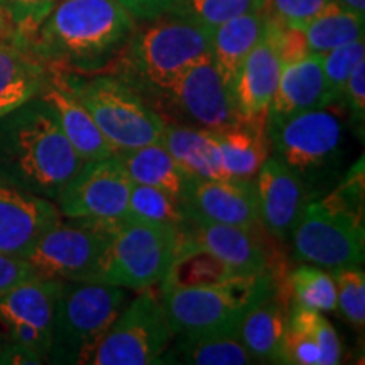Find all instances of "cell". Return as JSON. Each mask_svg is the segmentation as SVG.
I'll return each mask as SVG.
<instances>
[{
    "mask_svg": "<svg viewBox=\"0 0 365 365\" xmlns=\"http://www.w3.org/2000/svg\"><path fill=\"white\" fill-rule=\"evenodd\" d=\"M118 0H59L29 39L48 71L105 73L135 31Z\"/></svg>",
    "mask_w": 365,
    "mask_h": 365,
    "instance_id": "6da1fadb",
    "label": "cell"
},
{
    "mask_svg": "<svg viewBox=\"0 0 365 365\" xmlns=\"http://www.w3.org/2000/svg\"><path fill=\"white\" fill-rule=\"evenodd\" d=\"M83 164L41 97L0 118V181L56 202Z\"/></svg>",
    "mask_w": 365,
    "mask_h": 365,
    "instance_id": "7a4b0ae2",
    "label": "cell"
},
{
    "mask_svg": "<svg viewBox=\"0 0 365 365\" xmlns=\"http://www.w3.org/2000/svg\"><path fill=\"white\" fill-rule=\"evenodd\" d=\"M212 54V33L181 14L139 22L107 75L122 80L150 103L196 61Z\"/></svg>",
    "mask_w": 365,
    "mask_h": 365,
    "instance_id": "3957f363",
    "label": "cell"
},
{
    "mask_svg": "<svg viewBox=\"0 0 365 365\" xmlns=\"http://www.w3.org/2000/svg\"><path fill=\"white\" fill-rule=\"evenodd\" d=\"M291 240L303 264L336 269L364 262V159L330 195L307 205Z\"/></svg>",
    "mask_w": 365,
    "mask_h": 365,
    "instance_id": "277c9868",
    "label": "cell"
},
{
    "mask_svg": "<svg viewBox=\"0 0 365 365\" xmlns=\"http://www.w3.org/2000/svg\"><path fill=\"white\" fill-rule=\"evenodd\" d=\"M276 289L272 274H237L217 284L159 291L175 335H237L250 309Z\"/></svg>",
    "mask_w": 365,
    "mask_h": 365,
    "instance_id": "5b68a950",
    "label": "cell"
},
{
    "mask_svg": "<svg viewBox=\"0 0 365 365\" xmlns=\"http://www.w3.org/2000/svg\"><path fill=\"white\" fill-rule=\"evenodd\" d=\"M125 304L124 287L88 281H63L54 304L48 362H88L90 354Z\"/></svg>",
    "mask_w": 365,
    "mask_h": 365,
    "instance_id": "8992f818",
    "label": "cell"
},
{
    "mask_svg": "<svg viewBox=\"0 0 365 365\" xmlns=\"http://www.w3.org/2000/svg\"><path fill=\"white\" fill-rule=\"evenodd\" d=\"M178 230L125 218L112 230L88 282L144 291L159 286L176 254Z\"/></svg>",
    "mask_w": 365,
    "mask_h": 365,
    "instance_id": "52a82bcc",
    "label": "cell"
},
{
    "mask_svg": "<svg viewBox=\"0 0 365 365\" xmlns=\"http://www.w3.org/2000/svg\"><path fill=\"white\" fill-rule=\"evenodd\" d=\"M58 75L85 105L115 153L159 143L166 120L124 81L107 73L90 78L66 73Z\"/></svg>",
    "mask_w": 365,
    "mask_h": 365,
    "instance_id": "ba28073f",
    "label": "cell"
},
{
    "mask_svg": "<svg viewBox=\"0 0 365 365\" xmlns=\"http://www.w3.org/2000/svg\"><path fill=\"white\" fill-rule=\"evenodd\" d=\"M150 107L166 122L193 129L223 132L242 120L235 97L223 83L212 54L190 66Z\"/></svg>",
    "mask_w": 365,
    "mask_h": 365,
    "instance_id": "9c48e42d",
    "label": "cell"
},
{
    "mask_svg": "<svg viewBox=\"0 0 365 365\" xmlns=\"http://www.w3.org/2000/svg\"><path fill=\"white\" fill-rule=\"evenodd\" d=\"M175 336L159 294L144 289L122 308L103 333L88 362L91 365H149L163 364Z\"/></svg>",
    "mask_w": 365,
    "mask_h": 365,
    "instance_id": "30bf717a",
    "label": "cell"
},
{
    "mask_svg": "<svg viewBox=\"0 0 365 365\" xmlns=\"http://www.w3.org/2000/svg\"><path fill=\"white\" fill-rule=\"evenodd\" d=\"M59 220L38 240L24 261L36 276L56 281H88L117 223L68 218Z\"/></svg>",
    "mask_w": 365,
    "mask_h": 365,
    "instance_id": "8fae6325",
    "label": "cell"
},
{
    "mask_svg": "<svg viewBox=\"0 0 365 365\" xmlns=\"http://www.w3.org/2000/svg\"><path fill=\"white\" fill-rule=\"evenodd\" d=\"M341 135L344 125L330 105L267 124L269 144L276 158L303 180L330 166L339 156Z\"/></svg>",
    "mask_w": 365,
    "mask_h": 365,
    "instance_id": "7c38bea8",
    "label": "cell"
},
{
    "mask_svg": "<svg viewBox=\"0 0 365 365\" xmlns=\"http://www.w3.org/2000/svg\"><path fill=\"white\" fill-rule=\"evenodd\" d=\"M132 180L117 156L86 161L56 198L65 218L117 223L127 218Z\"/></svg>",
    "mask_w": 365,
    "mask_h": 365,
    "instance_id": "4fadbf2b",
    "label": "cell"
},
{
    "mask_svg": "<svg viewBox=\"0 0 365 365\" xmlns=\"http://www.w3.org/2000/svg\"><path fill=\"white\" fill-rule=\"evenodd\" d=\"M262 223L254 227L223 225V223H185L178 230L176 247H196L217 255L239 274H272L276 286H282V277L276 250L269 244L271 235L264 237Z\"/></svg>",
    "mask_w": 365,
    "mask_h": 365,
    "instance_id": "5bb4252c",
    "label": "cell"
},
{
    "mask_svg": "<svg viewBox=\"0 0 365 365\" xmlns=\"http://www.w3.org/2000/svg\"><path fill=\"white\" fill-rule=\"evenodd\" d=\"M63 281L33 276L0 296V325L7 341L27 346L48 362L54 304Z\"/></svg>",
    "mask_w": 365,
    "mask_h": 365,
    "instance_id": "9a60e30c",
    "label": "cell"
},
{
    "mask_svg": "<svg viewBox=\"0 0 365 365\" xmlns=\"http://www.w3.org/2000/svg\"><path fill=\"white\" fill-rule=\"evenodd\" d=\"M186 223L254 227L261 223L255 180L193 178L182 200Z\"/></svg>",
    "mask_w": 365,
    "mask_h": 365,
    "instance_id": "2e32d148",
    "label": "cell"
},
{
    "mask_svg": "<svg viewBox=\"0 0 365 365\" xmlns=\"http://www.w3.org/2000/svg\"><path fill=\"white\" fill-rule=\"evenodd\" d=\"M255 190L262 227L286 242L309 203L307 182L277 158H267L255 176Z\"/></svg>",
    "mask_w": 365,
    "mask_h": 365,
    "instance_id": "e0dca14e",
    "label": "cell"
},
{
    "mask_svg": "<svg viewBox=\"0 0 365 365\" xmlns=\"http://www.w3.org/2000/svg\"><path fill=\"white\" fill-rule=\"evenodd\" d=\"M61 220L56 203L0 181V252L24 259Z\"/></svg>",
    "mask_w": 365,
    "mask_h": 365,
    "instance_id": "ac0fdd59",
    "label": "cell"
},
{
    "mask_svg": "<svg viewBox=\"0 0 365 365\" xmlns=\"http://www.w3.org/2000/svg\"><path fill=\"white\" fill-rule=\"evenodd\" d=\"M38 97L53 108L68 143L85 163L115 156V149L105 139L102 130L95 124L93 117L86 110L85 105L73 95L65 81L59 78L58 73L48 71V80Z\"/></svg>",
    "mask_w": 365,
    "mask_h": 365,
    "instance_id": "d6986e66",
    "label": "cell"
},
{
    "mask_svg": "<svg viewBox=\"0 0 365 365\" xmlns=\"http://www.w3.org/2000/svg\"><path fill=\"white\" fill-rule=\"evenodd\" d=\"M282 63L266 34L245 58L234 97L242 120L267 124L269 108L279 85Z\"/></svg>",
    "mask_w": 365,
    "mask_h": 365,
    "instance_id": "ffe728a7",
    "label": "cell"
},
{
    "mask_svg": "<svg viewBox=\"0 0 365 365\" xmlns=\"http://www.w3.org/2000/svg\"><path fill=\"white\" fill-rule=\"evenodd\" d=\"M48 68L17 34L0 36V118L38 97Z\"/></svg>",
    "mask_w": 365,
    "mask_h": 365,
    "instance_id": "44dd1931",
    "label": "cell"
},
{
    "mask_svg": "<svg viewBox=\"0 0 365 365\" xmlns=\"http://www.w3.org/2000/svg\"><path fill=\"white\" fill-rule=\"evenodd\" d=\"M323 107H328L323 56L319 53H309L299 61L282 66L279 85L269 108L267 124Z\"/></svg>",
    "mask_w": 365,
    "mask_h": 365,
    "instance_id": "7402d4cb",
    "label": "cell"
},
{
    "mask_svg": "<svg viewBox=\"0 0 365 365\" xmlns=\"http://www.w3.org/2000/svg\"><path fill=\"white\" fill-rule=\"evenodd\" d=\"M289 298L274 293L250 309L242 319L239 336L254 362L279 364L282 341L289 325Z\"/></svg>",
    "mask_w": 365,
    "mask_h": 365,
    "instance_id": "603a6c76",
    "label": "cell"
},
{
    "mask_svg": "<svg viewBox=\"0 0 365 365\" xmlns=\"http://www.w3.org/2000/svg\"><path fill=\"white\" fill-rule=\"evenodd\" d=\"M267 19L259 11H250L223 22L212 33V56L223 83L234 95L237 78L245 58L266 34Z\"/></svg>",
    "mask_w": 365,
    "mask_h": 365,
    "instance_id": "cb8c5ba5",
    "label": "cell"
},
{
    "mask_svg": "<svg viewBox=\"0 0 365 365\" xmlns=\"http://www.w3.org/2000/svg\"><path fill=\"white\" fill-rule=\"evenodd\" d=\"M159 143L191 178L228 180L215 132L166 122Z\"/></svg>",
    "mask_w": 365,
    "mask_h": 365,
    "instance_id": "d4e9b609",
    "label": "cell"
},
{
    "mask_svg": "<svg viewBox=\"0 0 365 365\" xmlns=\"http://www.w3.org/2000/svg\"><path fill=\"white\" fill-rule=\"evenodd\" d=\"M115 156L122 163L132 182L166 191L182 203L193 178L182 170L161 143H153L137 149L117 150Z\"/></svg>",
    "mask_w": 365,
    "mask_h": 365,
    "instance_id": "484cf974",
    "label": "cell"
},
{
    "mask_svg": "<svg viewBox=\"0 0 365 365\" xmlns=\"http://www.w3.org/2000/svg\"><path fill=\"white\" fill-rule=\"evenodd\" d=\"M228 180H255L269 158L267 124L240 120L223 132H215Z\"/></svg>",
    "mask_w": 365,
    "mask_h": 365,
    "instance_id": "4316f807",
    "label": "cell"
},
{
    "mask_svg": "<svg viewBox=\"0 0 365 365\" xmlns=\"http://www.w3.org/2000/svg\"><path fill=\"white\" fill-rule=\"evenodd\" d=\"M217 255L196 247H176L170 271L159 282V291L178 287H200L217 284L237 276Z\"/></svg>",
    "mask_w": 365,
    "mask_h": 365,
    "instance_id": "83f0119b",
    "label": "cell"
},
{
    "mask_svg": "<svg viewBox=\"0 0 365 365\" xmlns=\"http://www.w3.org/2000/svg\"><path fill=\"white\" fill-rule=\"evenodd\" d=\"M170 362L191 365H247L254 359L237 335H178Z\"/></svg>",
    "mask_w": 365,
    "mask_h": 365,
    "instance_id": "f1b7e54d",
    "label": "cell"
},
{
    "mask_svg": "<svg viewBox=\"0 0 365 365\" xmlns=\"http://www.w3.org/2000/svg\"><path fill=\"white\" fill-rule=\"evenodd\" d=\"M364 19L365 17L341 11L330 2L303 27L309 53L323 54L341 44L364 39Z\"/></svg>",
    "mask_w": 365,
    "mask_h": 365,
    "instance_id": "f546056e",
    "label": "cell"
},
{
    "mask_svg": "<svg viewBox=\"0 0 365 365\" xmlns=\"http://www.w3.org/2000/svg\"><path fill=\"white\" fill-rule=\"evenodd\" d=\"M286 289L289 299L303 308L317 312L336 309V284L330 272L323 267L304 264L287 274Z\"/></svg>",
    "mask_w": 365,
    "mask_h": 365,
    "instance_id": "4dcf8cb0",
    "label": "cell"
},
{
    "mask_svg": "<svg viewBox=\"0 0 365 365\" xmlns=\"http://www.w3.org/2000/svg\"><path fill=\"white\" fill-rule=\"evenodd\" d=\"M127 218L145 223H159V225L173 227L176 230H180L188 222L185 207L180 200L166 191L153 188V186L137 185V182H132Z\"/></svg>",
    "mask_w": 365,
    "mask_h": 365,
    "instance_id": "1f68e13d",
    "label": "cell"
},
{
    "mask_svg": "<svg viewBox=\"0 0 365 365\" xmlns=\"http://www.w3.org/2000/svg\"><path fill=\"white\" fill-rule=\"evenodd\" d=\"M336 284V309L345 322L362 331L365 325V274L359 264L331 269Z\"/></svg>",
    "mask_w": 365,
    "mask_h": 365,
    "instance_id": "d6a6232c",
    "label": "cell"
},
{
    "mask_svg": "<svg viewBox=\"0 0 365 365\" xmlns=\"http://www.w3.org/2000/svg\"><path fill=\"white\" fill-rule=\"evenodd\" d=\"M323 75L328 105L341 102L346 80L352 75L354 68L365 59L364 39L341 44L339 48L323 53Z\"/></svg>",
    "mask_w": 365,
    "mask_h": 365,
    "instance_id": "836d02e7",
    "label": "cell"
},
{
    "mask_svg": "<svg viewBox=\"0 0 365 365\" xmlns=\"http://www.w3.org/2000/svg\"><path fill=\"white\" fill-rule=\"evenodd\" d=\"M289 325L299 328L313 339L322 352V365H336L341 362V341L331 323L322 312L293 304L289 309Z\"/></svg>",
    "mask_w": 365,
    "mask_h": 365,
    "instance_id": "e575fe53",
    "label": "cell"
},
{
    "mask_svg": "<svg viewBox=\"0 0 365 365\" xmlns=\"http://www.w3.org/2000/svg\"><path fill=\"white\" fill-rule=\"evenodd\" d=\"M250 11H255V0H178L171 12L190 17L213 33L223 22Z\"/></svg>",
    "mask_w": 365,
    "mask_h": 365,
    "instance_id": "d590c367",
    "label": "cell"
},
{
    "mask_svg": "<svg viewBox=\"0 0 365 365\" xmlns=\"http://www.w3.org/2000/svg\"><path fill=\"white\" fill-rule=\"evenodd\" d=\"M328 4L330 0H264L259 11L274 24L303 29Z\"/></svg>",
    "mask_w": 365,
    "mask_h": 365,
    "instance_id": "8d00e7d4",
    "label": "cell"
},
{
    "mask_svg": "<svg viewBox=\"0 0 365 365\" xmlns=\"http://www.w3.org/2000/svg\"><path fill=\"white\" fill-rule=\"evenodd\" d=\"M0 4L6 9L16 34L26 43H29L41 22L56 6L54 0H2Z\"/></svg>",
    "mask_w": 365,
    "mask_h": 365,
    "instance_id": "74e56055",
    "label": "cell"
},
{
    "mask_svg": "<svg viewBox=\"0 0 365 365\" xmlns=\"http://www.w3.org/2000/svg\"><path fill=\"white\" fill-rule=\"evenodd\" d=\"M266 36L274 44L277 54H279L282 66L299 61V59L309 54L307 36H304V31L301 27L279 26L267 21Z\"/></svg>",
    "mask_w": 365,
    "mask_h": 365,
    "instance_id": "f35d334b",
    "label": "cell"
},
{
    "mask_svg": "<svg viewBox=\"0 0 365 365\" xmlns=\"http://www.w3.org/2000/svg\"><path fill=\"white\" fill-rule=\"evenodd\" d=\"M279 364L291 365H322V352L313 339L301 331L299 328L287 325V331L282 341Z\"/></svg>",
    "mask_w": 365,
    "mask_h": 365,
    "instance_id": "ab89813d",
    "label": "cell"
},
{
    "mask_svg": "<svg viewBox=\"0 0 365 365\" xmlns=\"http://www.w3.org/2000/svg\"><path fill=\"white\" fill-rule=\"evenodd\" d=\"M341 102L352 115L355 125H364L365 118V59L354 68L352 75L346 80Z\"/></svg>",
    "mask_w": 365,
    "mask_h": 365,
    "instance_id": "60d3db41",
    "label": "cell"
},
{
    "mask_svg": "<svg viewBox=\"0 0 365 365\" xmlns=\"http://www.w3.org/2000/svg\"><path fill=\"white\" fill-rule=\"evenodd\" d=\"M33 276L36 274L24 259L0 252V296H4L14 286Z\"/></svg>",
    "mask_w": 365,
    "mask_h": 365,
    "instance_id": "b9f144b4",
    "label": "cell"
},
{
    "mask_svg": "<svg viewBox=\"0 0 365 365\" xmlns=\"http://www.w3.org/2000/svg\"><path fill=\"white\" fill-rule=\"evenodd\" d=\"M137 24L171 12L178 0H118Z\"/></svg>",
    "mask_w": 365,
    "mask_h": 365,
    "instance_id": "7bdbcfd3",
    "label": "cell"
},
{
    "mask_svg": "<svg viewBox=\"0 0 365 365\" xmlns=\"http://www.w3.org/2000/svg\"><path fill=\"white\" fill-rule=\"evenodd\" d=\"M0 364L6 365H39L44 364V359L39 357L38 354L33 352L27 346L12 344H2L0 346Z\"/></svg>",
    "mask_w": 365,
    "mask_h": 365,
    "instance_id": "ee69618b",
    "label": "cell"
},
{
    "mask_svg": "<svg viewBox=\"0 0 365 365\" xmlns=\"http://www.w3.org/2000/svg\"><path fill=\"white\" fill-rule=\"evenodd\" d=\"M341 11L357 14L360 17H365V0H330Z\"/></svg>",
    "mask_w": 365,
    "mask_h": 365,
    "instance_id": "f6af8a7d",
    "label": "cell"
},
{
    "mask_svg": "<svg viewBox=\"0 0 365 365\" xmlns=\"http://www.w3.org/2000/svg\"><path fill=\"white\" fill-rule=\"evenodd\" d=\"M4 14H7L6 9H4V6H0V27H2V17H4ZM0 33H2V31H0ZM0 36H2V34H0Z\"/></svg>",
    "mask_w": 365,
    "mask_h": 365,
    "instance_id": "bcb514c9",
    "label": "cell"
},
{
    "mask_svg": "<svg viewBox=\"0 0 365 365\" xmlns=\"http://www.w3.org/2000/svg\"><path fill=\"white\" fill-rule=\"evenodd\" d=\"M262 4H264V0H255V11H257V9H261Z\"/></svg>",
    "mask_w": 365,
    "mask_h": 365,
    "instance_id": "7dc6e473",
    "label": "cell"
},
{
    "mask_svg": "<svg viewBox=\"0 0 365 365\" xmlns=\"http://www.w3.org/2000/svg\"><path fill=\"white\" fill-rule=\"evenodd\" d=\"M0 346H2V340H0Z\"/></svg>",
    "mask_w": 365,
    "mask_h": 365,
    "instance_id": "c3c4849f",
    "label": "cell"
},
{
    "mask_svg": "<svg viewBox=\"0 0 365 365\" xmlns=\"http://www.w3.org/2000/svg\"><path fill=\"white\" fill-rule=\"evenodd\" d=\"M54 2H56V4H58V2H59V0H54Z\"/></svg>",
    "mask_w": 365,
    "mask_h": 365,
    "instance_id": "681fc988",
    "label": "cell"
}]
</instances>
